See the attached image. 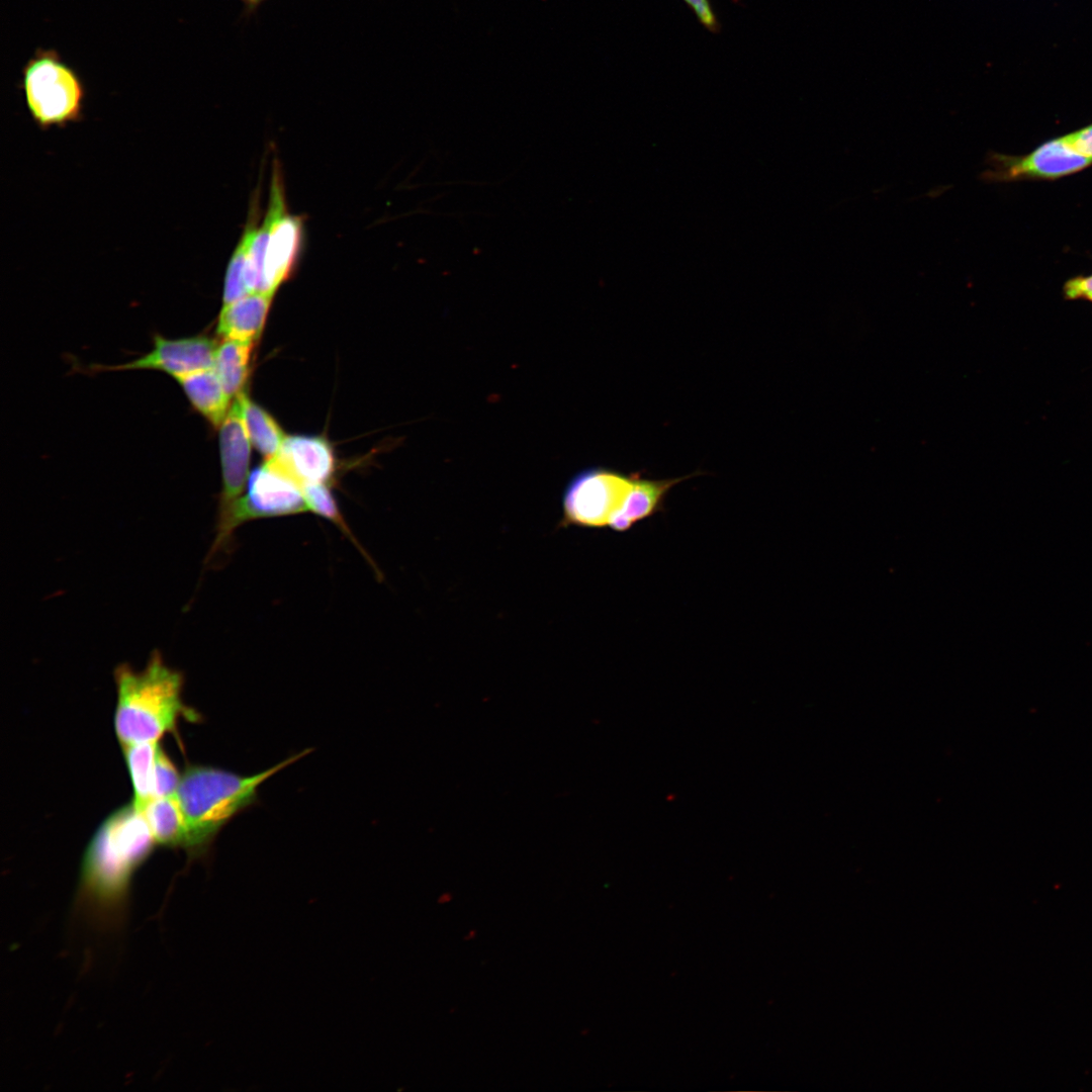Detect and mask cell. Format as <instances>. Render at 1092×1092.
<instances>
[{"label":"cell","mask_w":1092,"mask_h":1092,"mask_svg":"<svg viewBox=\"0 0 1092 1092\" xmlns=\"http://www.w3.org/2000/svg\"><path fill=\"white\" fill-rule=\"evenodd\" d=\"M180 779L175 764L159 744L154 768V797L174 796Z\"/></svg>","instance_id":"21"},{"label":"cell","mask_w":1092,"mask_h":1092,"mask_svg":"<svg viewBox=\"0 0 1092 1092\" xmlns=\"http://www.w3.org/2000/svg\"><path fill=\"white\" fill-rule=\"evenodd\" d=\"M246 251L247 239L243 233L228 264L222 295L223 305L249 294L245 281Z\"/></svg>","instance_id":"20"},{"label":"cell","mask_w":1092,"mask_h":1092,"mask_svg":"<svg viewBox=\"0 0 1092 1092\" xmlns=\"http://www.w3.org/2000/svg\"><path fill=\"white\" fill-rule=\"evenodd\" d=\"M475 935H476V931L474 929H472L467 933V935H465L464 939L465 940L472 939V938L475 937Z\"/></svg>","instance_id":"27"},{"label":"cell","mask_w":1092,"mask_h":1092,"mask_svg":"<svg viewBox=\"0 0 1092 1092\" xmlns=\"http://www.w3.org/2000/svg\"><path fill=\"white\" fill-rule=\"evenodd\" d=\"M269 193L268 208L263 219L266 243L259 293L274 296L298 265L304 224L299 215L288 212L283 178L277 162L273 163Z\"/></svg>","instance_id":"6"},{"label":"cell","mask_w":1092,"mask_h":1092,"mask_svg":"<svg viewBox=\"0 0 1092 1092\" xmlns=\"http://www.w3.org/2000/svg\"><path fill=\"white\" fill-rule=\"evenodd\" d=\"M252 347L253 343L229 339L217 345L213 368L231 398L243 392L250 372Z\"/></svg>","instance_id":"16"},{"label":"cell","mask_w":1092,"mask_h":1092,"mask_svg":"<svg viewBox=\"0 0 1092 1092\" xmlns=\"http://www.w3.org/2000/svg\"><path fill=\"white\" fill-rule=\"evenodd\" d=\"M157 844L148 822L132 802L100 824L84 853L80 893L94 906L120 910L134 871Z\"/></svg>","instance_id":"3"},{"label":"cell","mask_w":1092,"mask_h":1092,"mask_svg":"<svg viewBox=\"0 0 1092 1092\" xmlns=\"http://www.w3.org/2000/svg\"><path fill=\"white\" fill-rule=\"evenodd\" d=\"M272 458L301 487L313 483H329L335 472L333 448L329 441L321 436H286L279 452Z\"/></svg>","instance_id":"11"},{"label":"cell","mask_w":1092,"mask_h":1092,"mask_svg":"<svg viewBox=\"0 0 1092 1092\" xmlns=\"http://www.w3.org/2000/svg\"><path fill=\"white\" fill-rule=\"evenodd\" d=\"M697 475L651 479L635 474L632 488L610 528L616 532H625L637 523L648 519L664 510V503L672 487L681 481Z\"/></svg>","instance_id":"12"},{"label":"cell","mask_w":1092,"mask_h":1092,"mask_svg":"<svg viewBox=\"0 0 1092 1092\" xmlns=\"http://www.w3.org/2000/svg\"><path fill=\"white\" fill-rule=\"evenodd\" d=\"M311 750L292 754L249 776L211 765H188L175 794L186 821V849L196 854L208 851L217 834L233 818L259 802L258 791L264 782Z\"/></svg>","instance_id":"2"},{"label":"cell","mask_w":1092,"mask_h":1092,"mask_svg":"<svg viewBox=\"0 0 1092 1092\" xmlns=\"http://www.w3.org/2000/svg\"><path fill=\"white\" fill-rule=\"evenodd\" d=\"M217 344L204 336L167 339L161 335L154 338L153 349L131 362L101 367V370L154 369L174 378L214 367Z\"/></svg>","instance_id":"10"},{"label":"cell","mask_w":1092,"mask_h":1092,"mask_svg":"<svg viewBox=\"0 0 1092 1092\" xmlns=\"http://www.w3.org/2000/svg\"><path fill=\"white\" fill-rule=\"evenodd\" d=\"M159 741H147L121 746L129 772L133 800L139 808L154 798V768Z\"/></svg>","instance_id":"17"},{"label":"cell","mask_w":1092,"mask_h":1092,"mask_svg":"<svg viewBox=\"0 0 1092 1092\" xmlns=\"http://www.w3.org/2000/svg\"><path fill=\"white\" fill-rule=\"evenodd\" d=\"M21 88L33 121L42 129L83 115L85 87L57 50L38 48L22 68Z\"/></svg>","instance_id":"4"},{"label":"cell","mask_w":1092,"mask_h":1092,"mask_svg":"<svg viewBox=\"0 0 1092 1092\" xmlns=\"http://www.w3.org/2000/svg\"><path fill=\"white\" fill-rule=\"evenodd\" d=\"M303 496L306 503L307 511L316 514L339 527L340 530L347 535L350 540L356 544L359 550L365 555L361 546L356 541L353 533L350 531L345 519L341 515L337 502L332 493V490L328 483H313L307 484L302 487Z\"/></svg>","instance_id":"19"},{"label":"cell","mask_w":1092,"mask_h":1092,"mask_svg":"<svg viewBox=\"0 0 1092 1092\" xmlns=\"http://www.w3.org/2000/svg\"><path fill=\"white\" fill-rule=\"evenodd\" d=\"M243 416L252 445L266 459L275 456L285 439L277 422L244 391L239 394Z\"/></svg>","instance_id":"18"},{"label":"cell","mask_w":1092,"mask_h":1092,"mask_svg":"<svg viewBox=\"0 0 1092 1092\" xmlns=\"http://www.w3.org/2000/svg\"><path fill=\"white\" fill-rule=\"evenodd\" d=\"M1064 293L1069 299L1092 301V275L1079 276L1069 280L1064 286Z\"/></svg>","instance_id":"24"},{"label":"cell","mask_w":1092,"mask_h":1092,"mask_svg":"<svg viewBox=\"0 0 1092 1092\" xmlns=\"http://www.w3.org/2000/svg\"><path fill=\"white\" fill-rule=\"evenodd\" d=\"M272 295L250 293L222 306L216 333L223 339L254 343L263 331Z\"/></svg>","instance_id":"13"},{"label":"cell","mask_w":1092,"mask_h":1092,"mask_svg":"<svg viewBox=\"0 0 1092 1092\" xmlns=\"http://www.w3.org/2000/svg\"><path fill=\"white\" fill-rule=\"evenodd\" d=\"M1063 136L1075 151L1092 160V124Z\"/></svg>","instance_id":"23"},{"label":"cell","mask_w":1092,"mask_h":1092,"mask_svg":"<svg viewBox=\"0 0 1092 1092\" xmlns=\"http://www.w3.org/2000/svg\"><path fill=\"white\" fill-rule=\"evenodd\" d=\"M241 1L246 5L247 8H249L251 10V9H255L258 5H260L265 0H241Z\"/></svg>","instance_id":"25"},{"label":"cell","mask_w":1092,"mask_h":1092,"mask_svg":"<svg viewBox=\"0 0 1092 1092\" xmlns=\"http://www.w3.org/2000/svg\"><path fill=\"white\" fill-rule=\"evenodd\" d=\"M175 379L195 411L213 427H219L231 407V397L214 368L195 371Z\"/></svg>","instance_id":"14"},{"label":"cell","mask_w":1092,"mask_h":1092,"mask_svg":"<svg viewBox=\"0 0 1092 1092\" xmlns=\"http://www.w3.org/2000/svg\"><path fill=\"white\" fill-rule=\"evenodd\" d=\"M700 23L711 32L719 30V22L710 0H682Z\"/></svg>","instance_id":"22"},{"label":"cell","mask_w":1092,"mask_h":1092,"mask_svg":"<svg viewBox=\"0 0 1092 1092\" xmlns=\"http://www.w3.org/2000/svg\"><path fill=\"white\" fill-rule=\"evenodd\" d=\"M634 477L635 474L603 467L580 471L566 486L562 500L564 518L575 526L610 528L623 508Z\"/></svg>","instance_id":"7"},{"label":"cell","mask_w":1092,"mask_h":1092,"mask_svg":"<svg viewBox=\"0 0 1092 1092\" xmlns=\"http://www.w3.org/2000/svg\"><path fill=\"white\" fill-rule=\"evenodd\" d=\"M989 169L981 174L985 182H1010L1023 179H1058L1079 172L1092 160L1075 151L1064 139L1050 140L1024 156L990 153Z\"/></svg>","instance_id":"8"},{"label":"cell","mask_w":1092,"mask_h":1092,"mask_svg":"<svg viewBox=\"0 0 1092 1092\" xmlns=\"http://www.w3.org/2000/svg\"><path fill=\"white\" fill-rule=\"evenodd\" d=\"M246 488V493L238 499L225 520L216 524L205 563L229 551L235 531L244 523L308 512L302 487L274 458L266 459L249 474Z\"/></svg>","instance_id":"5"},{"label":"cell","mask_w":1092,"mask_h":1092,"mask_svg":"<svg viewBox=\"0 0 1092 1092\" xmlns=\"http://www.w3.org/2000/svg\"><path fill=\"white\" fill-rule=\"evenodd\" d=\"M117 692L114 730L121 746L159 741L166 733H177L179 719L200 720L195 710L181 698L184 676L170 667L159 650H154L141 670L127 663L113 671Z\"/></svg>","instance_id":"1"},{"label":"cell","mask_w":1092,"mask_h":1092,"mask_svg":"<svg viewBox=\"0 0 1092 1092\" xmlns=\"http://www.w3.org/2000/svg\"><path fill=\"white\" fill-rule=\"evenodd\" d=\"M140 810H142L157 844L186 848V821L175 795L154 797Z\"/></svg>","instance_id":"15"},{"label":"cell","mask_w":1092,"mask_h":1092,"mask_svg":"<svg viewBox=\"0 0 1092 1092\" xmlns=\"http://www.w3.org/2000/svg\"><path fill=\"white\" fill-rule=\"evenodd\" d=\"M452 898L453 897H452V895L450 893H444L443 895H441L439 897L438 902L440 904L448 903V902H450L452 900Z\"/></svg>","instance_id":"26"},{"label":"cell","mask_w":1092,"mask_h":1092,"mask_svg":"<svg viewBox=\"0 0 1092 1092\" xmlns=\"http://www.w3.org/2000/svg\"><path fill=\"white\" fill-rule=\"evenodd\" d=\"M251 444L244 421L242 402L238 395L219 426L222 487L216 524L225 520L235 504L243 495L242 492L250 474Z\"/></svg>","instance_id":"9"}]
</instances>
